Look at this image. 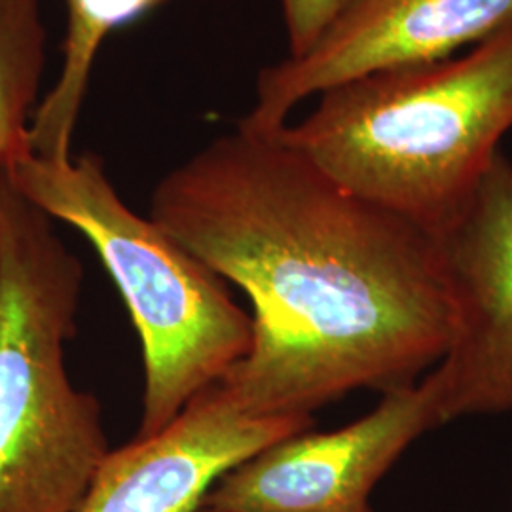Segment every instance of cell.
Masks as SVG:
<instances>
[{
  "label": "cell",
  "mask_w": 512,
  "mask_h": 512,
  "mask_svg": "<svg viewBox=\"0 0 512 512\" xmlns=\"http://www.w3.org/2000/svg\"><path fill=\"white\" fill-rule=\"evenodd\" d=\"M150 219L253 302L226 376L266 416H311L355 389L416 384L454 330L437 234L236 126L156 184Z\"/></svg>",
  "instance_id": "6da1fadb"
},
{
  "label": "cell",
  "mask_w": 512,
  "mask_h": 512,
  "mask_svg": "<svg viewBox=\"0 0 512 512\" xmlns=\"http://www.w3.org/2000/svg\"><path fill=\"white\" fill-rule=\"evenodd\" d=\"M512 129V25L467 54L368 74L277 131L344 190L439 236Z\"/></svg>",
  "instance_id": "7a4b0ae2"
},
{
  "label": "cell",
  "mask_w": 512,
  "mask_h": 512,
  "mask_svg": "<svg viewBox=\"0 0 512 512\" xmlns=\"http://www.w3.org/2000/svg\"><path fill=\"white\" fill-rule=\"evenodd\" d=\"M0 167V512H74L110 454L67 374L84 268Z\"/></svg>",
  "instance_id": "3957f363"
},
{
  "label": "cell",
  "mask_w": 512,
  "mask_h": 512,
  "mask_svg": "<svg viewBox=\"0 0 512 512\" xmlns=\"http://www.w3.org/2000/svg\"><path fill=\"white\" fill-rule=\"evenodd\" d=\"M8 173L42 211L90 239L107 266L143 346L137 439L158 435L249 353L253 315L219 274L122 202L99 156L52 162L29 154Z\"/></svg>",
  "instance_id": "277c9868"
},
{
  "label": "cell",
  "mask_w": 512,
  "mask_h": 512,
  "mask_svg": "<svg viewBox=\"0 0 512 512\" xmlns=\"http://www.w3.org/2000/svg\"><path fill=\"white\" fill-rule=\"evenodd\" d=\"M454 330L425 376L440 425L512 410V164L501 154L439 234Z\"/></svg>",
  "instance_id": "5b68a950"
},
{
  "label": "cell",
  "mask_w": 512,
  "mask_h": 512,
  "mask_svg": "<svg viewBox=\"0 0 512 512\" xmlns=\"http://www.w3.org/2000/svg\"><path fill=\"white\" fill-rule=\"evenodd\" d=\"M512 25V0H351L308 52L266 67L241 128L274 135L313 95L448 59Z\"/></svg>",
  "instance_id": "8992f818"
},
{
  "label": "cell",
  "mask_w": 512,
  "mask_h": 512,
  "mask_svg": "<svg viewBox=\"0 0 512 512\" xmlns=\"http://www.w3.org/2000/svg\"><path fill=\"white\" fill-rule=\"evenodd\" d=\"M439 427L421 382L384 391L366 416L329 433H296L220 476L202 501L219 512H372L380 478L425 431ZM200 507V509H202Z\"/></svg>",
  "instance_id": "52a82bcc"
},
{
  "label": "cell",
  "mask_w": 512,
  "mask_h": 512,
  "mask_svg": "<svg viewBox=\"0 0 512 512\" xmlns=\"http://www.w3.org/2000/svg\"><path fill=\"white\" fill-rule=\"evenodd\" d=\"M311 425V416L258 414L222 376L158 435L110 450L74 512L200 511L220 476Z\"/></svg>",
  "instance_id": "ba28073f"
},
{
  "label": "cell",
  "mask_w": 512,
  "mask_h": 512,
  "mask_svg": "<svg viewBox=\"0 0 512 512\" xmlns=\"http://www.w3.org/2000/svg\"><path fill=\"white\" fill-rule=\"evenodd\" d=\"M167 0H65L63 65L54 88L31 120V154L52 162L71 160L74 128L86 101L93 65L110 33Z\"/></svg>",
  "instance_id": "9c48e42d"
},
{
  "label": "cell",
  "mask_w": 512,
  "mask_h": 512,
  "mask_svg": "<svg viewBox=\"0 0 512 512\" xmlns=\"http://www.w3.org/2000/svg\"><path fill=\"white\" fill-rule=\"evenodd\" d=\"M46 67L40 0H0V167L31 154V120Z\"/></svg>",
  "instance_id": "30bf717a"
},
{
  "label": "cell",
  "mask_w": 512,
  "mask_h": 512,
  "mask_svg": "<svg viewBox=\"0 0 512 512\" xmlns=\"http://www.w3.org/2000/svg\"><path fill=\"white\" fill-rule=\"evenodd\" d=\"M351 0H281L289 57L308 52Z\"/></svg>",
  "instance_id": "8fae6325"
},
{
  "label": "cell",
  "mask_w": 512,
  "mask_h": 512,
  "mask_svg": "<svg viewBox=\"0 0 512 512\" xmlns=\"http://www.w3.org/2000/svg\"><path fill=\"white\" fill-rule=\"evenodd\" d=\"M196 512H219V511H211V509H200V511H196Z\"/></svg>",
  "instance_id": "7c38bea8"
}]
</instances>
